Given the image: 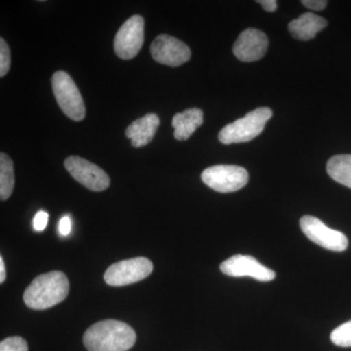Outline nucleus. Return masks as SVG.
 <instances>
[{
  "instance_id": "f257e3e1",
  "label": "nucleus",
  "mask_w": 351,
  "mask_h": 351,
  "mask_svg": "<svg viewBox=\"0 0 351 351\" xmlns=\"http://www.w3.org/2000/svg\"><path fill=\"white\" fill-rule=\"evenodd\" d=\"M136 339L133 328L113 319L95 323L83 336V343L89 351H128Z\"/></svg>"
},
{
  "instance_id": "b1692460",
  "label": "nucleus",
  "mask_w": 351,
  "mask_h": 351,
  "mask_svg": "<svg viewBox=\"0 0 351 351\" xmlns=\"http://www.w3.org/2000/svg\"><path fill=\"white\" fill-rule=\"evenodd\" d=\"M267 12H274L277 9V1L276 0H261L258 1Z\"/></svg>"
},
{
  "instance_id": "f8f14e48",
  "label": "nucleus",
  "mask_w": 351,
  "mask_h": 351,
  "mask_svg": "<svg viewBox=\"0 0 351 351\" xmlns=\"http://www.w3.org/2000/svg\"><path fill=\"white\" fill-rule=\"evenodd\" d=\"M269 47L265 34L256 29L241 32L233 45V54L242 62H255L262 59Z\"/></svg>"
},
{
  "instance_id": "dca6fc26",
  "label": "nucleus",
  "mask_w": 351,
  "mask_h": 351,
  "mask_svg": "<svg viewBox=\"0 0 351 351\" xmlns=\"http://www.w3.org/2000/svg\"><path fill=\"white\" fill-rule=\"evenodd\" d=\"M327 173L334 181L351 189V154H338L327 163Z\"/></svg>"
},
{
  "instance_id": "f03ea898",
  "label": "nucleus",
  "mask_w": 351,
  "mask_h": 351,
  "mask_svg": "<svg viewBox=\"0 0 351 351\" xmlns=\"http://www.w3.org/2000/svg\"><path fill=\"white\" fill-rule=\"evenodd\" d=\"M69 292V282L66 274L51 271L36 277L25 289L23 299L29 308L43 311L63 302Z\"/></svg>"
},
{
  "instance_id": "9d476101",
  "label": "nucleus",
  "mask_w": 351,
  "mask_h": 351,
  "mask_svg": "<svg viewBox=\"0 0 351 351\" xmlns=\"http://www.w3.org/2000/svg\"><path fill=\"white\" fill-rule=\"evenodd\" d=\"M151 54L154 61L165 66H182L191 59V49L186 43L179 39L160 34L154 39L151 45Z\"/></svg>"
},
{
  "instance_id": "0eeeda50",
  "label": "nucleus",
  "mask_w": 351,
  "mask_h": 351,
  "mask_svg": "<svg viewBox=\"0 0 351 351\" xmlns=\"http://www.w3.org/2000/svg\"><path fill=\"white\" fill-rule=\"evenodd\" d=\"M145 39V20L134 15L124 23L114 38V51L122 60L135 58L142 49Z\"/></svg>"
},
{
  "instance_id": "f3484780",
  "label": "nucleus",
  "mask_w": 351,
  "mask_h": 351,
  "mask_svg": "<svg viewBox=\"0 0 351 351\" xmlns=\"http://www.w3.org/2000/svg\"><path fill=\"white\" fill-rule=\"evenodd\" d=\"M15 177L12 159L6 154H0V198L2 201L8 199L12 195Z\"/></svg>"
},
{
  "instance_id": "4be33fe9",
  "label": "nucleus",
  "mask_w": 351,
  "mask_h": 351,
  "mask_svg": "<svg viewBox=\"0 0 351 351\" xmlns=\"http://www.w3.org/2000/svg\"><path fill=\"white\" fill-rule=\"evenodd\" d=\"M327 1L324 0H302V4L306 8L311 9L314 11H321L327 6Z\"/></svg>"
},
{
  "instance_id": "412c9836",
  "label": "nucleus",
  "mask_w": 351,
  "mask_h": 351,
  "mask_svg": "<svg viewBox=\"0 0 351 351\" xmlns=\"http://www.w3.org/2000/svg\"><path fill=\"white\" fill-rule=\"evenodd\" d=\"M48 219H49V216H48L46 212L39 211L34 219V230L36 232H43V230H45L46 226L48 223Z\"/></svg>"
},
{
  "instance_id": "423d86ee",
  "label": "nucleus",
  "mask_w": 351,
  "mask_h": 351,
  "mask_svg": "<svg viewBox=\"0 0 351 351\" xmlns=\"http://www.w3.org/2000/svg\"><path fill=\"white\" fill-rule=\"evenodd\" d=\"M154 265L149 258L138 257L113 263L106 270V283L110 286L130 285L151 276Z\"/></svg>"
},
{
  "instance_id": "1a4fd4ad",
  "label": "nucleus",
  "mask_w": 351,
  "mask_h": 351,
  "mask_svg": "<svg viewBox=\"0 0 351 351\" xmlns=\"http://www.w3.org/2000/svg\"><path fill=\"white\" fill-rule=\"evenodd\" d=\"M64 167L73 179L90 191H103L110 186V180L107 173L82 157H68L64 160Z\"/></svg>"
},
{
  "instance_id": "9b49d317",
  "label": "nucleus",
  "mask_w": 351,
  "mask_h": 351,
  "mask_svg": "<svg viewBox=\"0 0 351 351\" xmlns=\"http://www.w3.org/2000/svg\"><path fill=\"white\" fill-rule=\"evenodd\" d=\"M221 271L228 276H249L262 282H269L276 278V272L265 267L251 256L234 255L221 263Z\"/></svg>"
},
{
  "instance_id": "393cba45",
  "label": "nucleus",
  "mask_w": 351,
  "mask_h": 351,
  "mask_svg": "<svg viewBox=\"0 0 351 351\" xmlns=\"http://www.w3.org/2000/svg\"><path fill=\"white\" fill-rule=\"evenodd\" d=\"M6 279L5 265H4L3 258L0 257V283H3Z\"/></svg>"
},
{
  "instance_id": "4468645a",
  "label": "nucleus",
  "mask_w": 351,
  "mask_h": 351,
  "mask_svg": "<svg viewBox=\"0 0 351 351\" xmlns=\"http://www.w3.org/2000/svg\"><path fill=\"white\" fill-rule=\"evenodd\" d=\"M327 27V21L313 13L302 14L299 18L289 24V32L293 38L299 40H311L318 32Z\"/></svg>"
},
{
  "instance_id": "20e7f679",
  "label": "nucleus",
  "mask_w": 351,
  "mask_h": 351,
  "mask_svg": "<svg viewBox=\"0 0 351 351\" xmlns=\"http://www.w3.org/2000/svg\"><path fill=\"white\" fill-rule=\"evenodd\" d=\"M53 93L58 105L69 119L82 121L86 114L82 94L73 78L63 71L52 76Z\"/></svg>"
},
{
  "instance_id": "2eb2a0df",
  "label": "nucleus",
  "mask_w": 351,
  "mask_h": 351,
  "mask_svg": "<svg viewBox=\"0 0 351 351\" xmlns=\"http://www.w3.org/2000/svg\"><path fill=\"white\" fill-rule=\"evenodd\" d=\"M203 123V112L200 108H193L184 110V112L177 113L172 120L174 127L176 140L186 141L191 137L198 127Z\"/></svg>"
},
{
  "instance_id": "ddd939ff",
  "label": "nucleus",
  "mask_w": 351,
  "mask_h": 351,
  "mask_svg": "<svg viewBox=\"0 0 351 351\" xmlns=\"http://www.w3.org/2000/svg\"><path fill=\"white\" fill-rule=\"evenodd\" d=\"M160 119L156 113H149L132 122L127 127L126 137L130 138L134 147H142L149 145L156 136Z\"/></svg>"
},
{
  "instance_id": "7ed1b4c3",
  "label": "nucleus",
  "mask_w": 351,
  "mask_h": 351,
  "mask_svg": "<svg viewBox=\"0 0 351 351\" xmlns=\"http://www.w3.org/2000/svg\"><path fill=\"white\" fill-rule=\"evenodd\" d=\"M271 117L272 110L269 108H256L242 119L223 127L219 133V142L223 145L250 142L262 133Z\"/></svg>"
},
{
  "instance_id": "a211bd4d",
  "label": "nucleus",
  "mask_w": 351,
  "mask_h": 351,
  "mask_svg": "<svg viewBox=\"0 0 351 351\" xmlns=\"http://www.w3.org/2000/svg\"><path fill=\"white\" fill-rule=\"evenodd\" d=\"M334 345L341 348H351V320L339 325L331 334Z\"/></svg>"
},
{
  "instance_id": "aec40b11",
  "label": "nucleus",
  "mask_w": 351,
  "mask_h": 351,
  "mask_svg": "<svg viewBox=\"0 0 351 351\" xmlns=\"http://www.w3.org/2000/svg\"><path fill=\"white\" fill-rule=\"evenodd\" d=\"M11 66V54L8 44L0 38V76L4 77L8 73Z\"/></svg>"
},
{
  "instance_id": "6ab92c4d",
  "label": "nucleus",
  "mask_w": 351,
  "mask_h": 351,
  "mask_svg": "<svg viewBox=\"0 0 351 351\" xmlns=\"http://www.w3.org/2000/svg\"><path fill=\"white\" fill-rule=\"evenodd\" d=\"M0 351H29V346L21 337H10L0 343Z\"/></svg>"
},
{
  "instance_id": "6e6552de",
  "label": "nucleus",
  "mask_w": 351,
  "mask_h": 351,
  "mask_svg": "<svg viewBox=\"0 0 351 351\" xmlns=\"http://www.w3.org/2000/svg\"><path fill=\"white\" fill-rule=\"evenodd\" d=\"M300 226L307 239L327 250L343 252L348 248V239L343 232L330 228L315 217H302Z\"/></svg>"
},
{
  "instance_id": "5701e85b",
  "label": "nucleus",
  "mask_w": 351,
  "mask_h": 351,
  "mask_svg": "<svg viewBox=\"0 0 351 351\" xmlns=\"http://www.w3.org/2000/svg\"><path fill=\"white\" fill-rule=\"evenodd\" d=\"M71 221L69 216H64L59 223V232L63 237H66L71 233Z\"/></svg>"
},
{
  "instance_id": "39448f33",
  "label": "nucleus",
  "mask_w": 351,
  "mask_h": 351,
  "mask_svg": "<svg viewBox=\"0 0 351 351\" xmlns=\"http://www.w3.org/2000/svg\"><path fill=\"white\" fill-rule=\"evenodd\" d=\"M201 179L206 186L221 193H234L246 186L249 175L243 167L216 165L202 172Z\"/></svg>"
}]
</instances>
